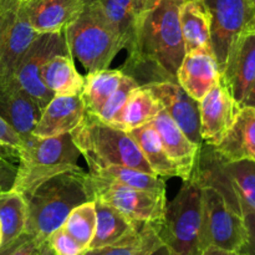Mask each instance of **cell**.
<instances>
[{
    "instance_id": "42",
    "label": "cell",
    "mask_w": 255,
    "mask_h": 255,
    "mask_svg": "<svg viewBox=\"0 0 255 255\" xmlns=\"http://www.w3.org/2000/svg\"><path fill=\"white\" fill-rule=\"evenodd\" d=\"M202 255H241L237 252H231V251H224V249L217 248V247H207L203 251Z\"/></svg>"
},
{
    "instance_id": "24",
    "label": "cell",
    "mask_w": 255,
    "mask_h": 255,
    "mask_svg": "<svg viewBox=\"0 0 255 255\" xmlns=\"http://www.w3.org/2000/svg\"><path fill=\"white\" fill-rule=\"evenodd\" d=\"M41 77L54 95L76 96L84 90L85 77L76 70L71 55H55L47 60L42 66Z\"/></svg>"
},
{
    "instance_id": "47",
    "label": "cell",
    "mask_w": 255,
    "mask_h": 255,
    "mask_svg": "<svg viewBox=\"0 0 255 255\" xmlns=\"http://www.w3.org/2000/svg\"><path fill=\"white\" fill-rule=\"evenodd\" d=\"M251 1L253 2V4H254V6H255V0H251Z\"/></svg>"
},
{
    "instance_id": "14",
    "label": "cell",
    "mask_w": 255,
    "mask_h": 255,
    "mask_svg": "<svg viewBox=\"0 0 255 255\" xmlns=\"http://www.w3.org/2000/svg\"><path fill=\"white\" fill-rule=\"evenodd\" d=\"M176 77L189 96L201 101L221 81V70L211 47L186 52Z\"/></svg>"
},
{
    "instance_id": "30",
    "label": "cell",
    "mask_w": 255,
    "mask_h": 255,
    "mask_svg": "<svg viewBox=\"0 0 255 255\" xmlns=\"http://www.w3.org/2000/svg\"><path fill=\"white\" fill-rule=\"evenodd\" d=\"M89 173L97 177V178L124 184V186L131 187V188L148 192H166L164 181L159 178L158 176L146 173V172L138 171V169L129 168V167L110 166L97 169L95 172H89Z\"/></svg>"
},
{
    "instance_id": "35",
    "label": "cell",
    "mask_w": 255,
    "mask_h": 255,
    "mask_svg": "<svg viewBox=\"0 0 255 255\" xmlns=\"http://www.w3.org/2000/svg\"><path fill=\"white\" fill-rule=\"evenodd\" d=\"M49 246L54 255H84L86 249L75 241L64 227L52 232L47 238Z\"/></svg>"
},
{
    "instance_id": "19",
    "label": "cell",
    "mask_w": 255,
    "mask_h": 255,
    "mask_svg": "<svg viewBox=\"0 0 255 255\" xmlns=\"http://www.w3.org/2000/svg\"><path fill=\"white\" fill-rule=\"evenodd\" d=\"M37 35L27 19L24 0H21L0 52V84L14 80L15 70L20 60Z\"/></svg>"
},
{
    "instance_id": "15",
    "label": "cell",
    "mask_w": 255,
    "mask_h": 255,
    "mask_svg": "<svg viewBox=\"0 0 255 255\" xmlns=\"http://www.w3.org/2000/svg\"><path fill=\"white\" fill-rule=\"evenodd\" d=\"M41 114L36 102L20 87L16 80L0 84V117L20 138L32 134Z\"/></svg>"
},
{
    "instance_id": "12",
    "label": "cell",
    "mask_w": 255,
    "mask_h": 255,
    "mask_svg": "<svg viewBox=\"0 0 255 255\" xmlns=\"http://www.w3.org/2000/svg\"><path fill=\"white\" fill-rule=\"evenodd\" d=\"M255 79V34L243 31L232 44L221 81L241 106Z\"/></svg>"
},
{
    "instance_id": "5",
    "label": "cell",
    "mask_w": 255,
    "mask_h": 255,
    "mask_svg": "<svg viewBox=\"0 0 255 255\" xmlns=\"http://www.w3.org/2000/svg\"><path fill=\"white\" fill-rule=\"evenodd\" d=\"M152 226L162 243L177 255H202L207 248L202 186L193 176L183 181L172 201L166 202L161 221Z\"/></svg>"
},
{
    "instance_id": "37",
    "label": "cell",
    "mask_w": 255,
    "mask_h": 255,
    "mask_svg": "<svg viewBox=\"0 0 255 255\" xmlns=\"http://www.w3.org/2000/svg\"><path fill=\"white\" fill-rule=\"evenodd\" d=\"M242 217L247 231V241L238 253L241 255H255V208L238 197Z\"/></svg>"
},
{
    "instance_id": "41",
    "label": "cell",
    "mask_w": 255,
    "mask_h": 255,
    "mask_svg": "<svg viewBox=\"0 0 255 255\" xmlns=\"http://www.w3.org/2000/svg\"><path fill=\"white\" fill-rule=\"evenodd\" d=\"M26 237H27V234L24 233L21 237H20V238H17L16 241H14L12 243L6 244V246H1V248H0V255H11L12 252H14V249L16 248V247L19 246V244L21 243V242L24 241Z\"/></svg>"
},
{
    "instance_id": "27",
    "label": "cell",
    "mask_w": 255,
    "mask_h": 255,
    "mask_svg": "<svg viewBox=\"0 0 255 255\" xmlns=\"http://www.w3.org/2000/svg\"><path fill=\"white\" fill-rule=\"evenodd\" d=\"M124 74L121 70L105 69L90 72L85 77L81 97L85 111L91 115H99L102 106L121 84Z\"/></svg>"
},
{
    "instance_id": "32",
    "label": "cell",
    "mask_w": 255,
    "mask_h": 255,
    "mask_svg": "<svg viewBox=\"0 0 255 255\" xmlns=\"http://www.w3.org/2000/svg\"><path fill=\"white\" fill-rule=\"evenodd\" d=\"M67 233L79 242L85 249H89L90 243L96 228V208L95 202L89 201L75 207L64 223Z\"/></svg>"
},
{
    "instance_id": "10",
    "label": "cell",
    "mask_w": 255,
    "mask_h": 255,
    "mask_svg": "<svg viewBox=\"0 0 255 255\" xmlns=\"http://www.w3.org/2000/svg\"><path fill=\"white\" fill-rule=\"evenodd\" d=\"M211 17V50L221 74L234 40L244 31L253 16L251 0H202Z\"/></svg>"
},
{
    "instance_id": "8",
    "label": "cell",
    "mask_w": 255,
    "mask_h": 255,
    "mask_svg": "<svg viewBox=\"0 0 255 255\" xmlns=\"http://www.w3.org/2000/svg\"><path fill=\"white\" fill-rule=\"evenodd\" d=\"M203 232L206 247L237 252L247 241L243 217L213 187H202Z\"/></svg>"
},
{
    "instance_id": "34",
    "label": "cell",
    "mask_w": 255,
    "mask_h": 255,
    "mask_svg": "<svg viewBox=\"0 0 255 255\" xmlns=\"http://www.w3.org/2000/svg\"><path fill=\"white\" fill-rule=\"evenodd\" d=\"M137 87H139V85L137 84L132 77L124 75L120 86L117 87L116 91L110 96V99L107 100L106 104L102 106L101 111H100L99 115H96V116H99V119L102 120L104 122H106V124L114 126L117 115L120 114L122 107L125 106V104H126V101L128 100L132 91L136 90Z\"/></svg>"
},
{
    "instance_id": "16",
    "label": "cell",
    "mask_w": 255,
    "mask_h": 255,
    "mask_svg": "<svg viewBox=\"0 0 255 255\" xmlns=\"http://www.w3.org/2000/svg\"><path fill=\"white\" fill-rule=\"evenodd\" d=\"M25 11L37 34L64 32L84 11V0H24Z\"/></svg>"
},
{
    "instance_id": "33",
    "label": "cell",
    "mask_w": 255,
    "mask_h": 255,
    "mask_svg": "<svg viewBox=\"0 0 255 255\" xmlns=\"http://www.w3.org/2000/svg\"><path fill=\"white\" fill-rule=\"evenodd\" d=\"M120 70L124 75L132 77L139 86L163 81L177 82V77L169 74L158 62L144 57L128 56Z\"/></svg>"
},
{
    "instance_id": "26",
    "label": "cell",
    "mask_w": 255,
    "mask_h": 255,
    "mask_svg": "<svg viewBox=\"0 0 255 255\" xmlns=\"http://www.w3.org/2000/svg\"><path fill=\"white\" fill-rule=\"evenodd\" d=\"M129 134L141 149L144 159L156 176L164 177V178L178 177L176 164L167 154L161 138L151 122L131 129Z\"/></svg>"
},
{
    "instance_id": "44",
    "label": "cell",
    "mask_w": 255,
    "mask_h": 255,
    "mask_svg": "<svg viewBox=\"0 0 255 255\" xmlns=\"http://www.w3.org/2000/svg\"><path fill=\"white\" fill-rule=\"evenodd\" d=\"M148 255H177V254L174 253V252L172 251L168 246H166V244L162 243L161 246L157 247V248L154 249V251H152Z\"/></svg>"
},
{
    "instance_id": "31",
    "label": "cell",
    "mask_w": 255,
    "mask_h": 255,
    "mask_svg": "<svg viewBox=\"0 0 255 255\" xmlns=\"http://www.w3.org/2000/svg\"><path fill=\"white\" fill-rule=\"evenodd\" d=\"M222 168L233 186L237 196L255 208V161L226 162L222 159Z\"/></svg>"
},
{
    "instance_id": "36",
    "label": "cell",
    "mask_w": 255,
    "mask_h": 255,
    "mask_svg": "<svg viewBox=\"0 0 255 255\" xmlns=\"http://www.w3.org/2000/svg\"><path fill=\"white\" fill-rule=\"evenodd\" d=\"M20 147V136L0 117V158L7 159L17 166Z\"/></svg>"
},
{
    "instance_id": "18",
    "label": "cell",
    "mask_w": 255,
    "mask_h": 255,
    "mask_svg": "<svg viewBox=\"0 0 255 255\" xmlns=\"http://www.w3.org/2000/svg\"><path fill=\"white\" fill-rule=\"evenodd\" d=\"M85 112L80 95H55L54 99L42 110L41 117L32 129V134L37 137H55L71 133L81 124Z\"/></svg>"
},
{
    "instance_id": "45",
    "label": "cell",
    "mask_w": 255,
    "mask_h": 255,
    "mask_svg": "<svg viewBox=\"0 0 255 255\" xmlns=\"http://www.w3.org/2000/svg\"><path fill=\"white\" fill-rule=\"evenodd\" d=\"M244 31L252 32V34H255V11H254L253 16H252L251 20H249L248 24H247V26H246V29H244Z\"/></svg>"
},
{
    "instance_id": "11",
    "label": "cell",
    "mask_w": 255,
    "mask_h": 255,
    "mask_svg": "<svg viewBox=\"0 0 255 255\" xmlns=\"http://www.w3.org/2000/svg\"><path fill=\"white\" fill-rule=\"evenodd\" d=\"M162 105L164 111L186 133V136L201 146V114L199 101L189 96L176 81L154 82L144 85Z\"/></svg>"
},
{
    "instance_id": "20",
    "label": "cell",
    "mask_w": 255,
    "mask_h": 255,
    "mask_svg": "<svg viewBox=\"0 0 255 255\" xmlns=\"http://www.w3.org/2000/svg\"><path fill=\"white\" fill-rule=\"evenodd\" d=\"M213 148L226 162L241 159L255 161V110L241 107L233 126Z\"/></svg>"
},
{
    "instance_id": "38",
    "label": "cell",
    "mask_w": 255,
    "mask_h": 255,
    "mask_svg": "<svg viewBox=\"0 0 255 255\" xmlns=\"http://www.w3.org/2000/svg\"><path fill=\"white\" fill-rule=\"evenodd\" d=\"M21 0H0V52Z\"/></svg>"
},
{
    "instance_id": "23",
    "label": "cell",
    "mask_w": 255,
    "mask_h": 255,
    "mask_svg": "<svg viewBox=\"0 0 255 255\" xmlns=\"http://www.w3.org/2000/svg\"><path fill=\"white\" fill-rule=\"evenodd\" d=\"M184 51L211 47V17L202 0H187L179 7Z\"/></svg>"
},
{
    "instance_id": "17",
    "label": "cell",
    "mask_w": 255,
    "mask_h": 255,
    "mask_svg": "<svg viewBox=\"0 0 255 255\" xmlns=\"http://www.w3.org/2000/svg\"><path fill=\"white\" fill-rule=\"evenodd\" d=\"M151 124L156 128L167 154L176 164L178 177L183 181L188 179L196 166L201 146L192 142L164 110L152 120Z\"/></svg>"
},
{
    "instance_id": "39",
    "label": "cell",
    "mask_w": 255,
    "mask_h": 255,
    "mask_svg": "<svg viewBox=\"0 0 255 255\" xmlns=\"http://www.w3.org/2000/svg\"><path fill=\"white\" fill-rule=\"evenodd\" d=\"M11 255H54L47 239H40L27 234L26 238L14 249Z\"/></svg>"
},
{
    "instance_id": "48",
    "label": "cell",
    "mask_w": 255,
    "mask_h": 255,
    "mask_svg": "<svg viewBox=\"0 0 255 255\" xmlns=\"http://www.w3.org/2000/svg\"><path fill=\"white\" fill-rule=\"evenodd\" d=\"M25 1H27V0H25Z\"/></svg>"
},
{
    "instance_id": "9",
    "label": "cell",
    "mask_w": 255,
    "mask_h": 255,
    "mask_svg": "<svg viewBox=\"0 0 255 255\" xmlns=\"http://www.w3.org/2000/svg\"><path fill=\"white\" fill-rule=\"evenodd\" d=\"M55 55H70L64 32L39 34L15 70L14 79L41 111L55 96L45 86L41 77L42 66Z\"/></svg>"
},
{
    "instance_id": "6",
    "label": "cell",
    "mask_w": 255,
    "mask_h": 255,
    "mask_svg": "<svg viewBox=\"0 0 255 255\" xmlns=\"http://www.w3.org/2000/svg\"><path fill=\"white\" fill-rule=\"evenodd\" d=\"M67 49L72 59L84 66L87 74L109 69L125 45L119 35L90 5L64 30Z\"/></svg>"
},
{
    "instance_id": "7",
    "label": "cell",
    "mask_w": 255,
    "mask_h": 255,
    "mask_svg": "<svg viewBox=\"0 0 255 255\" xmlns=\"http://www.w3.org/2000/svg\"><path fill=\"white\" fill-rule=\"evenodd\" d=\"M94 199H100L137 223L161 221L166 207V192H148L105 181L89 173Z\"/></svg>"
},
{
    "instance_id": "25",
    "label": "cell",
    "mask_w": 255,
    "mask_h": 255,
    "mask_svg": "<svg viewBox=\"0 0 255 255\" xmlns=\"http://www.w3.org/2000/svg\"><path fill=\"white\" fill-rule=\"evenodd\" d=\"M162 110L163 107L152 92L144 86H139L129 95L125 106L117 115L114 126L129 132L151 122Z\"/></svg>"
},
{
    "instance_id": "40",
    "label": "cell",
    "mask_w": 255,
    "mask_h": 255,
    "mask_svg": "<svg viewBox=\"0 0 255 255\" xmlns=\"http://www.w3.org/2000/svg\"><path fill=\"white\" fill-rule=\"evenodd\" d=\"M17 166L7 159L0 158V193L12 189Z\"/></svg>"
},
{
    "instance_id": "1",
    "label": "cell",
    "mask_w": 255,
    "mask_h": 255,
    "mask_svg": "<svg viewBox=\"0 0 255 255\" xmlns=\"http://www.w3.org/2000/svg\"><path fill=\"white\" fill-rule=\"evenodd\" d=\"M183 1L143 0L128 56L153 60L176 76L186 54L179 24V7Z\"/></svg>"
},
{
    "instance_id": "13",
    "label": "cell",
    "mask_w": 255,
    "mask_h": 255,
    "mask_svg": "<svg viewBox=\"0 0 255 255\" xmlns=\"http://www.w3.org/2000/svg\"><path fill=\"white\" fill-rule=\"evenodd\" d=\"M239 110V105L234 101L222 81H219L199 101L202 142L209 146H217L233 126Z\"/></svg>"
},
{
    "instance_id": "3",
    "label": "cell",
    "mask_w": 255,
    "mask_h": 255,
    "mask_svg": "<svg viewBox=\"0 0 255 255\" xmlns=\"http://www.w3.org/2000/svg\"><path fill=\"white\" fill-rule=\"evenodd\" d=\"M71 137L85 157L89 172L122 166L154 174L129 132L106 124L96 115L85 112L84 120L71 132Z\"/></svg>"
},
{
    "instance_id": "21",
    "label": "cell",
    "mask_w": 255,
    "mask_h": 255,
    "mask_svg": "<svg viewBox=\"0 0 255 255\" xmlns=\"http://www.w3.org/2000/svg\"><path fill=\"white\" fill-rule=\"evenodd\" d=\"M96 208V228L89 249L112 246L138 232L143 223L131 221L110 204L94 199Z\"/></svg>"
},
{
    "instance_id": "46",
    "label": "cell",
    "mask_w": 255,
    "mask_h": 255,
    "mask_svg": "<svg viewBox=\"0 0 255 255\" xmlns=\"http://www.w3.org/2000/svg\"><path fill=\"white\" fill-rule=\"evenodd\" d=\"M2 246V231H1V224H0V248Z\"/></svg>"
},
{
    "instance_id": "4",
    "label": "cell",
    "mask_w": 255,
    "mask_h": 255,
    "mask_svg": "<svg viewBox=\"0 0 255 255\" xmlns=\"http://www.w3.org/2000/svg\"><path fill=\"white\" fill-rule=\"evenodd\" d=\"M80 157L81 153L75 144L71 133L55 137L30 134L21 139L12 189L25 197L42 182L56 174L81 171L82 168L79 166Z\"/></svg>"
},
{
    "instance_id": "28",
    "label": "cell",
    "mask_w": 255,
    "mask_h": 255,
    "mask_svg": "<svg viewBox=\"0 0 255 255\" xmlns=\"http://www.w3.org/2000/svg\"><path fill=\"white\" fill-rule=\"evenodd\" d=\"M26 217V201L21 193L14 189L0 193V224L2 231V246L12 243L25 233Z\"/></svg>"
},
{
    "instance_id": "2",
    "label": "cell",
    "mask_w": 255,
    "mask_h": 255,
    "mask_svg": "<svg viewBox=\"0 0 255 255\" xmlns=\"http://www.w3.org/2000/svg\"><path fill=\"white\" fill-rule=\"evenodd\" d=\"M24 198L27 209L25 233L47 239L52 232L64 226L75 207L94 201V194L89 173L81 169L51 177Z\"/></svg>"
},
{
    "instance_id": "43",
    "label": "cell",
    "mask_w": 255,
    "mask_h": 255,
    "mask_svg": "<svg viewBox=\"0 0 255 255\" xmlns=\"http://www.w3.org/2000/svg\"><path fill=\"white\" fill-rule=\"evenodd\" d=\"M239 107H252V109L255 110V79L253 81V85H252L248 96L246 97V100L242 102Z\"/></svg>"
},
{
    "instance_id": "29",
    "label": "cell",
    "mask_w": 255,
    "mask_h": 255,
    "mask_svg": "<svg viewBox=\"0 0 255 255\" xmlns=\"http://www.w3.org/2000/svg\"><path fill=\"white\" fill-rule=\"evenodd\" d=\"M161 244L152 223H143L133 236L112 246L87 249L84 255H148Z\"/></svg>"
},
{
    "instance_id": "22",
    "label": "cell",
    "mask_w": 255,
    "mask_h": 255,
    "mask_svg": "<svg viewBox=\"0 0 255 255\" xmlns=\"http://www.w3.org/2000/svg\"><path fill=\"white\" fill-rule=\"evenodd\" d=\"M84 2L102 15L128 51L133 42L137 17L143 0H84Z\"/></svg>"
},
{
    "instance_id": "49",
    "label": "cell",
    "mask_w": 255,
    "mask_h": 255,
    "mask_svg": "<svg viewBox=\"0 0 255 255\" xmlns=\"http://www.w3.org/2000/svg\"><path fill=\"white\" fill-rule=\"evenodd\" d=\"M184 1H187V0H184Z\"/></svg>"
}]
</instances>
